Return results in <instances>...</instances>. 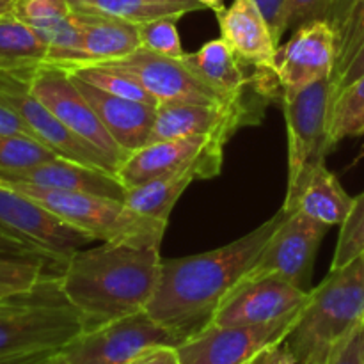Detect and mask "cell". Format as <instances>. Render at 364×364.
<instances>
[{"mask_svg":"<svg viewBox=\"0 0 364 364\" xmlns=\"http://www.w3.org/2000/svg\"><path fill=\"white\" fill-rule=\"evenodd\" d=\"M259 14L265 20L270 34H272L274 43L279 48L281 39L287 32V18H288V4L290 0H255Z\"/></svg>","mask_w":364,"mask_h":364,"instance_id":"8d00e7d4","label":"cell"},{"mask_svg":"<svg viewBox=\"0 0 364 364\" xmlns=\"http://www.w3.org/2000/svg\"><path fill=\"white\" fill-rule=\"evenodd\" d=\"M364 322V252L311 290L308 304L299 315L283 343L295 361L329 354V348L358 323Z\"/></svg>","mask_w":364,"mask_h":364,"instance_id":"3957f363","label":"cell"},{"mask_svg":"<svg viewBox=\"0 0 364 364\" xmlns=\"http://www.w3.org/2000/svg\"><path fill=\"white\" fill-rule=\"evenodd\" d=\"M160 267V247L103 242L71 256L59 276L60 291L91 329L146 309Z\"/></svg>","mask_w":364,"mask_h":364,"instance_id":"7a4b0ae2","label":"cell"},{"mask_svg":"<svg viewBox=\"0 0 364 364\" xmlns=\"http://www.w3.org/2000/svg\"><path fill=\"white\" fill-rule=\"evenodd\" d=\"M263 105L252 100H233L223 105H191V103H166L156 107L155 124L151 139L171 141V139L196 137V135H217L230 141L242 127L258 123Z\"/></svg>","mask_w":364,"mask_h":364,"instance_id":"9a60e30c","label":"cell"},{"mask_svg":"<svg viewBox=\"0 0 364 364\" xmlns=\"http://www.w3.org/2000/svg\"><path fill=\"white\" fill-rule=\"evenodd\" d=\"M336 66V32L327 20L311 21L291 32L279 45L274 63L281 100L294 98L320 80H333Z\"/></svg>","mask_w":364,"mask_h":364,"instance_id":"5bb4252c","label":"cell"},{"mask_svg":"<svg viewBox=\"0 0 364 364\" xmlns=\"http://www.w3.org/2000/svg\"><path fill=\"white\" fill-rule=\"evenodd\" d=\"M334 102L331 78L309 85L294 98L281 100L288 134V188L283 210L291 213L308 178L326 164L333 149L329 141V117Z\"/></svg>","mask_w":364,"mask_h":364,"instance_id":"8992f818","label":"cell"},{"mask_svg":"<svg viewBox=\"0 0 364 364\" xmlns=\"http://www.w3.org/2000/svg\"><path fill=\"white\" fill-rule=\"evenodd\" d=\"M247 364H249V363H247Z\"/></svg>","mask_w":364,"mask_h":364,"instance_id":"681fc988","label":"cell"},{"mask_svg":"<svg viewBox=\"0 0 364 364\" xmlns=\"http://www.w3.org/2000/svg\"><path fill=\"white\" fill-rule=\"evenodd\" d=\"M50 48L13 11L0 14V71L32 70L48 63Z\"/></svg>","mask_w":364,"mask_h":364,"instance_id":"4316f807","label":"cell"},{"mask_svg":"<svg viewBox=\"0 0 364 364\" xmlns=\"http://www.w3.org/2000/svg\"><path fill=\"white\" fill-rule=\"evenodd\" d=\"M304 309V308H302ZM302 309L258 326H208L178 345L181 364H247L272 345L281 343Z\"/></svg>","mask_w":364,"mask_h":364,"instance_id":"7c38bea8","label":"cell"},{"mask_svg":"<svg viewBox=\"0 0 364 364\" xmlns=\"http://www.w3.org/2000/svg\"><path fill=\"white\" fill-rule=\"evenodd\" d=\"M77 78L84 80L85 84L107 92V95L119 96V98L134 100V102L148 103V105L159 107L156 100L146 91L137 78L128 75L127 71L105 63H82L66 66Z\"/></svg>","mask_w":364,"mask_h":364,"instance_id":"83f0119b","label":"cell"},{"mask_svg":"<svg viewBox=\"0 0 364 364\" xmlns=\"http://www.w3.org/2000/svg\"><path fill=\"white\" fill-rule=\"evenodd\" d=\"M249 364H297L295 358L291 355V352L284 347V343L272 345V347L265 348L263 352H259L256 358H252Z\"/></svg>","mask_w":364,"mask_h":364,"instance_id":"b9f144b4","label":"cell"},{"mask_svg":"<svg viewBox=\"0 0 364 364\" xmlns=\"http://www.w3.org/2000/svg\"><path fill=\"white\" fill-rule=\"evenodd\" d=\"M364 43V0H355L347 20L336 34V66L333 84L345 73Z\"/></svg>","mask_w":364,"mask_h":364,"instance_id":"1f68e13d","label":"cell"},{"mask_svg":"<svg viewBox=\"0 0 364 364\" xmlns=\"http://www.w3.org/2000/svg\"><path fill=\"white\" fill-rule=\"evenodd\" d=\"M185 60L198 71L203 80L226 98H242L245 96V89L251 85L244 64L223 38L205 43L198 52L187 53Z\"/></svg>","mask_w":364,"mask_h":364,"instance_id":"d4e9b609","label":"cell"},{"mask_svg":"<svg viewBox=\"0 0 364 364\" xmlns=\"http://www.w3.org/2000/svg\"><path fill=\"white\" fill-rule=\"evenodd\" d=\"M34 70V68H32ZM0 71V103L9 107L23 119V123L31 128L34 137L52 151L63 159L73 162L85 164L91 167H100L109 173L116 174L105 156L100 155L95 148L85 144L82 139L71 134L55 116L52 110L36 98L31 89V71Z\"/></svg>","mask_w":364,"mask_h":364,"instance_id":"8fae6325","label":"cell"},{"mask_svg":"<svg viewBox=\"0 0 364 364\" xmlns=\"http://www.w3.org/2000/svg\"><path fill=\"white\" fill-rule=\"evenodd\" d=\"M87 329L84 316L60 291L59 276L0 302V358L60 352Z\"/></svg>","mask_w":364,"mask_h":364,"instance_id":"277c9868","label":"cell"},{"mask_svg":"<svg viewBox=\"0 0 364 364\" xmlns=\"http://www.w3.org/2000/svg\"><path fill=\"white\" fill-rule=\"evenodd\" d=\"M334 0H290L288 4L287 32L302 27L311 21L327 20Z\"/></svg>","mask_w":364,"mask_h":364,"instance_id":"d590c367","label":"cell"},{"mask_svg":"<svg viewBox=\"0 0 364 364\" xmlns=\"http://www.w3.org/2000/svg\"><path fill=\"white\" fill-rule=\"evenodd\" d=\"M183 338L148 315L146 309L85 329L63 348L70 364H132L155 347H178Z\"/></svg>","mask_w":364,"mask_h":364,"instance_id":"52a82bcc","label":"cell"},{"mask_svg":"<svg viewBox=\"0 0 364 364\" xmlns=\"http://www.w3.org/2000/svg\"><path fill=\"white\" fill-rule=\"evenodd\" d=\"M0 181H23L55 191L87 192L124 201L127 188L119 178L100 167L85 166L73 160L55 156L48 162L27 169H0Z\"/></svg>","mask_w":364,"mask_h":364,"instance_id":"ac0fdd59","label":"cell"},{"mask_svg":"<svg viewBox=\"0 0 364 364\" xmlns=\"http://www.w3.org/2000/svg\"><path fill=\"white\" fill-rule=\"evenodd\" d=\"M283 217L281 208L272 219L224 247L162 259L159 283L146 306L148 315L183 340L208 327L220 302L255 265Z\"/></svg>","mask_w":364,"mask_h":364,"instance_id":"6da1fadb","label":"cell"},{"mask_svg":"<svg viewBox=\"0 0 364 364\" xmlns=\"http://www.w3.org/2000/svg\"><path fill=\"white\" fill-rule=\"evenodd\" d=\"M0 228L45 252L60 272L75 252L95 242L89 233L6 185H0Z\"/></svg>","mask_w":364,"mask_h":364,"instance_id":"30bf717a","label":"cell"},{"mask_svg":"<svg viewBox=\"0 0 364 364\" xmlns=\"http://www.w3.org/2000/svg\"><path fill=\"white\" fill-rule=\"evenodd\" d=\"M326 364H364V322L329 348Z\"/></svg>","mask_w":364,"mask_h":364,"instance_id":"e575fe53","label":"cell"},{"mask_svg":"<svg viewBox=\"0 0 364 364\" xmlns=\"http://www.w3.org/2000/svg\"><path fill=\"white\" fill-rule=\"evenodd\" d=\"M41 364H70V361L64 358L63 352H57V354H53L52 358H48L46 361H43Z\"/></svg>","mask_w":364,"mask_h":364,"instance_id":"bcb514c9","label":"cell"},{"mask_svg":"<svg viewBox=\"0 0 364 364\" xmlns=\"http://www.w3.org/2000/svg\"><path fill=\"white\" fill-rule=\"evenodd\" d=\"M0 185L34 199L71 226L107 244L160 247L166 233L167 223L139 215L119 199L87 192L55 191L23 181H0Z\"/></svg>","mask_w":364,"mask_h":364,"instance_id":"5b68a950","label":"cell"},{"mask_svg":"<svg viewBox=\"0 0 364 364\" xmlns=\"http://www.w3.org/2000/svg\"><path fill=\"white\" fill-rule=\"evenodd\" d=\"M329 230L327 224L301 212H284L283 220L259 252L255 265L238 283H251L267 276H279L301 290L311 291L313 265L320 244Z\"/></svg>","mask_w":364,"mask_h":364,"instance_id":"9c48e42d","label":"cell"},{"mask_svg":"<svg viewBox=\"0 0 364 364\" xmlns=\"http://www.w3.org/2000/svg\"><path fill=\"white\" fill-rule=\"evenodd\" d=\"M46 262L38 258H14L0 255V302L34 290L45 279Z\"/></svg>","mask_w":364,"mask_h":364,"instance_id":"f546056e","label":"cell"},{"mask_svg":"<svg viewBox=\"0 0 364 364\" xmlns=\"http://www.w3.org/2000/svg\"><path fill=\"white\" fill-rule=\"evenodd\" d=\"M13 14L48 45V63H82L80 32L70 0H16Z\"/></svg>","mask_w":364,"mask_h":364,"instance_id":"ffe728a7","label":"cell"},{"mask_svg":"<svg viewBox=\"0 0 364 364\" xmlns=\"http://www.w3.org/2000/svg\"><path fill=\"white\" fill-rule=\"evenodd\" d=\"M355 0H334L333 6H331L329 16H327V21H329L331 27L334 28V32H340L341 25L347 20L348 13H350L352 6H354Z\"/></svg>","mask_w":364,"mask_h":364,"instance_id":"7bdbcfd3","label":"cell"},{"mask_svg":"<svg viewBox=\"0 0 364 364\" xmlns=\"http://www.w3.org/2000/svg\"><path fill=\"white\" fill-rule=\"evenodd\" d=\"M199 4H203L205 6V9H212L213 13H219V11H223L224 7V0H198Z\"/></svg>","mask_w":364,"mask_h":364,"instance_id":"f6af8a7d","label":"cell"},{"mask_svg":"<svg viewBox=\"0 0 364 364\" xmlns=\"http://www.w3.org/2000/svg\"><path fill=\"white\" fill-rule=\"evenodd\" d=\"M73 13L80 32L82 63H112L141 48L139 25L102 13Z\"/></svg>","mask_w":364,"mask_h":364,"instance_id":"7402d4cb","label":"cell"},{"mask_svg":"<svg viewBox=\"0 0 364 364\" xmlns=\"http://www.w3.org/2000/svg\"><path fill=\"white\" fill-rule=\"evenodd\" d=\"M132 364H181V361L176 347L162 345V347H155L146 350L144 354L139 355Z\"/></svg>","mask_w":364,"mask_h":364,"instance_id":"ab89813d","label":"cell"},{"mask_svg":"<svg viewBox=\"0 0 364 364\" xmlns=\"http://www.w3.org/2000/svg\"><path fill=\"white\" fill-rule=\"evenodd\" d=\"M0 135H25L36 139L23 119L4 103H0Z\"/></svg>","mask_w":364,"mask_h":364,"instance_id":"f35d334b","label":"cell"},{"mask_svg":"<svg viewBox=\"0 0 364 364\" xmlns=\"http://www.w3.org/2000/svg\"><path fill=\"white\" fill-rule=\"evenodd\" d=\"M364 252V192L354 199V206L347 223L340 228L336 251L331 269H340L345 263Z\"/></svg>","mask_w":364,"mask_h":364,"instance_id":"d6a6232c","label":"cell"},{"mask_svg":"<svg viewBox=\"0 0 364 364\" xmlns=\"http://www.w3.org/2000/svg\"><path fill=\"white\" fill-rule=\"evenodd\" d=\"M176 21V18H160V20L139 25L142 48L151 50L160 55L173 57V59H183L187 53L183 52V46H181Z\"/></svg>","mask_w":364,"mask_h":364,"instance_id":"836d02e7","label":"cell"},{"mask_svg":"<svg viewBox=\"0 0 364 364\" xmlns=\"http://www.w3.org/2000/svg\"><path fill=\"white\" fill-rule=\"evenodd\" d=\"M215 16L220 38L244 66H255L259 73H274L277 45L255 0H233Z\"/></svg>","mask_w":364,"mask_h":364,"instance_id":"d6986e66","label":"cell"},{"mask_svg":"<svg viewBox=\"0 0 364 364\" xmlns=\"http://www.w3.org/2000/svg\"><path fill=\"white\" fill-rule=\"evenodd\" d=\"M327 361V355H318V358H311L304 363H299V364H326Z\"/></svg>","mask_w":364,"mask_h":364,"instance_id":"c3c4849f","label":"cell"},{"mask_svg":"<svg viewBox=\"0 0 364 364\" xmlns=\"http://www.w3.org/2000/svg\"><path fill=\"white\" fill-rule=\"evenodd\" d=\"M55 151L25 135H0V169H27L55 159Z\"/></svg>","mask_w":364,"mask_h":364,"instance_id":"4dcf8cb0","label":"cell"},{"mask_svg":"<svg viewBox=\"0 0 364 364\" xmlns=\"http://www.w3.org/2000/svg\"><path fill=\"white\" fill-rule=\"evenodd\" d=\"M364 134V75L354 84L340 91L331 107L329 141L331 146L347 137Z\"/></svg>","mask_w":364,"mask_h":364,"instance_id":"f1b7e54d","label":"cell"},{"mask_svg":"<svg viewBox=\"0 0 364 364\" xmlns=\"http://www.w3.org/2000/svg\"><path fill=\"white\" fill-rule=\"evenodd\" d=\"M311 291L297 288L279 276L238 283L217 308L210 326H258L284 318L308 304Z\"/></svg>","mask_w":364,"mask_h":364,"instance_id":"2e32d148","label":"cell"},{"mask_svg":"<svg viewBox=\"0 0 364 364\" xmlns=\"http://www.w3.org/2000/svg\"><path fill=\"white\" fill-rule=\"evenodd\" d=\"M57 352H32V354H16V355H2L0 364H41L48 358H52Z\"/></svg>","mask_w":364,"mask_h":364,"instance_id":"ee69618b","label":"cell"},{"mask_svg":"<svg viewBox=\"0 0 364 364\" xmlns=\"http://www.w3.org/2000/svg\"><path fill=\"white\" fill-rule=\"evenodd\" d=\"M226 144V139L217 135L149 142L124 159L116 176L124 188L139 187L156 178L180 173L199 162H224Z\"/></svg>","mask_w":364,"mask_h":364,"instance_id":"e0dca14e","label":"cell"},{"mask_svg":"<svg viewBox=\"0 0 364 364\" xmlns=\"http://www.w3.org/2000/svg\"><path fill=\"white\" fill-rule=\"evenodd\" d=\"M75 11L102 13L121 18L130 23L142 25L160 18H176L196 11H203L205 6L198 0H70Z\"/></svg>","mask_w":364,"mask_h":364,"instance_id":"484cf974","label":"cell"},{"mask_svg":"<svg viewBox=\"0 0 364 364\" xmlns=\"http://www.w3.org/2000/svg\"><path fill=\"white\" fill-rule=\"evenodd\" d=\"M354 199L347 194L338 178L326 167H316L299 194L294 212H301L320 220L329 228L343 226L354 206Z\"/></svg>","mask_w":364,"mask_h":364,"instance_id":"cb8c5ba5","label":"cell"},{"mask_svg":"<svg viewBox=\"0 0 364 364\" xmlns=\"http://www.w3.org/2000/svg\"><path fill=\"white\" fill-rule=\"evenodd\" d=\"M0 255L14 256V258H38L52 265V262L46 258L45 252L39 251L34 245L27 244V242L20 240V238H16L14 235L7 233L2 228H0Z\"/></svg>","mask_w":364,"mask_h":364,"instance_id":"74e56055","label":"cell"},{"mask_svg":"<svg viewBox=\"0 0 364 364\" xmlns=\"http://www.w3.org/2000/svg\"><path fill=\"white\" fill-rule=\"evenodd\" d=\"M361 75H364V43L361 45V48L358 50L355 57L352 59V63L348 64V68L345 70V73L334 82V98L340 91H343L345 87H348L350 84H354Z\"/></svg>","mask_w":364,"mask_h":364,"instance_id":"60d3db41","label":"cell"},{"mask_svg":"<svg viewBox=\"0 0 364 364\" xmlns=\"http://www.w3.org/2000/svg\"><path fill=\"white\" fill-rule=\"evenodd\" d=\"M105 64H112L137 78L159 105H166V103L223 105V103L233 102L215 91L208 82L203 80L198 71L185 60V57L173 59V57L160 55L141 46L124 59Z\"/></svg>","mask_w":364,"mask_h":364,"instance_id":"4fadbf2b","label":"cell"},{"mask_svg":"<svg viewBox=\"0 0 364 364\" xmlns=\"http://www.w3.org/2000/svg\"><path fill=\"white\" fill-rule=\"evenodd\" d=\"M31 89L71 134L105 156L117 173L128 155L110 137L66 66L57 63L39 64L31 71Z\"/></svg>","mask_w":364,"mask_h":364,"instance_id":"ba28073f","label":"cell"},{"mask_svg":"<svg viewBox=\"0 0 364 364\" xmlns=\"http://www.w3.org/2000/svg\"><path fill=\"white\" fill-rule=\"evenodd\" d=\"M75 80H77L80 91L84 92V96L92 105L95 112L98 114L110 137L117 142V146L127 155L137 151L142 146L149 144L156 117L155 105L107 95V92L85 84L80 78L75 77Z\"/></svg>","mask_w":364,"mask_h":364,"instance_id":"44dd1931","label":"cell"},{"mask_svg":"<svg viewBox=\"0 0 364 364\" xmlns=\"http://www.w3.org/2000/svg\"><path fill=\"white\" fill-rule=\"evenodd\" d=\"M14 4H16V0H0V14L13 11Z\"/></svg>","mask_w":364,"mask_h":364,"instance_id":"7dc6e473","label":"cell"},{"mask_svg":"<svg viewBox=\"0 0 364 364\" xmlns=\"http://www.w3.org/2000/svg\"><path fill=\"white\" fill-rule=\"evenodd\" d=\"M223 169V162H199L188 169L180 173L167 174V176L156 178V180L142 183L139 187L127 188L124 194V205L134 210L139 215L156 219L160 223H169L171 212L178 203L185 188L198 178V180H208L215 178Z\"/></svg>","mask_w":364,"mask_h":364,"instance_id":"603a6c76","label":"cell"}]
</instances>
